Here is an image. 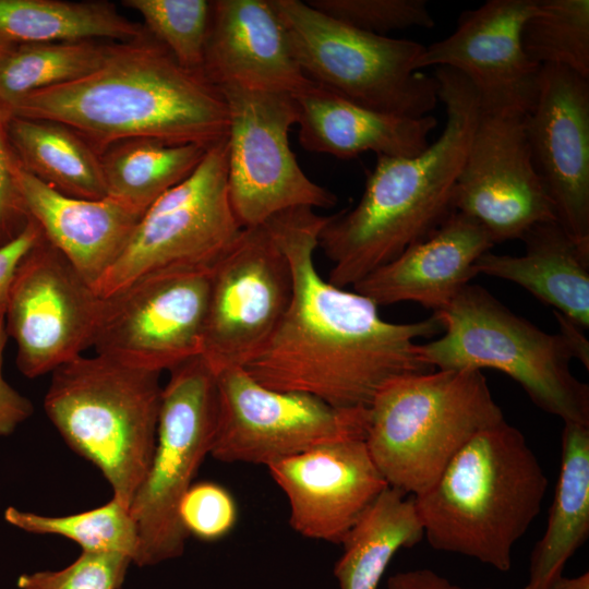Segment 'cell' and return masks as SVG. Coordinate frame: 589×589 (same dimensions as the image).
Segmentation results:
<instances>
[{
	"instance_id": "19",
	"label": "cell",
	"mask_w": 589,
	"mask_h": 589,
	"mask_svg": "<svg viewBox=\"0 0 589 589\" xmlns=\"http://www.w3.org/2000/svg\"><path fill=\"white\" fill-rule=\"evenodd\" d=\"M289 503V524L301 536L341 543L388 486L364 440L320 446L267 466Z\"/></svg>"
},
{
	"instance_id": "28",
	"label": "cell",
	"mask_w": 589,
	"mask_h": 589,
	"mask_svg": "<svg viewBox=\"0 0 589 589\" xmlns=\"http://www.w3.org/2000/svg\"><path fill=\"white\" fill-rule=\"evenodd\" d=\"M0 35L13 44L111 39L149 35L107 1L0 0Z\"/></svg>"
},
{
	"instance_id": "1",
	"label": "cell",
	"mask_w": 589,
	"mask_h": 589,
	"mask_svg": "<svg viewBox=\"0 0 589 589\" xmlns=\"http://www.w3.org/2000/svg\"><path fill=\"white\" fill-rule=\"evenodd\" d=\"M329 219L300 206L263 224L289 263L292 296L272 337L242 369L271 389L308 394L336 408H368L392 378L434 370L419 358L416 340L440 334L443 325L434 312L414 323L387 322L372 300L325 280L314 252Z\"/></svg>"
},
{
	"instance_id": "2",
	"label": "cell",
	"mask_w": 589,
	"mask_h": 589,
	"mask_svg": "<svg viewBox=\"0 0 589 589\" xmlns=\"http://www.w3.org/2000/svg\"><path fill=\"white\" fill-rule=\"evenodd\" d=\"M0 110L7 117L60 122L98 155L136 137L209 148L227 140L230 127L219 88L182 67L151 34L110 44L92 73L21 96Z\"/></svg>"
},
{
	"instance_id": "30",
	"label": "cell",
	"mask_w": 589,
	"mask_h": 589,
	"mask_svg": "<svg viewBox=\"0 0 589 589\" xmlns=\"http://www.w3.org/2000/svg\"><path fill=\"white\" fill-rule=\"evenodd\" d=\"M109 46L99 40L15 44L0 59V105L92 73Z\"/></svg>"
},
{
	"instance_id": "13",
	"label": "cell",
	"mask_w": 589,
	"mask_h": 589,
	"mask_svg": "<svg viewBox=\"0 0 589 589\" xmlns=\"http://www.w3.org/2000/svg\"><path fill=\"white\" fill-rule=\"evenodd\" d=\"M291 296L289 263L265 225L242 228L211 273L202 357L213 372L251 361Z\"/></svg>"
},
{
	"instance_id": "6",
	"label": "cell",
	"mask_w": 589,
	"mask_h": 589,
	"mask_svg": "<svg viewBox=\"0 0 589 589\" xmlns=\"http://www.w3.org/2000/svg\"><path fill=\"white\" fill-rule=\"evenodd\" d=\"M159 372L80 356L51 372L44 409L67 445L92 462L130 507L153 459Z\"/></svg>"
},
{
	"instance_id": "12",
	"label": "cell",
	"mask_w": 589,
	"mask_h": 589,
	"mask_svg": "<svg viewBox=\"0 0 589 589\" xmlns=\"http://www.w3.org/2000/svg\"><path fill=\"white\" fill-rule=\"evenodd\" d=\"M218 420L211 456L268 466L306 450L364 440L368 408H336L311 395L267 388L242 368L215 372Z\"/></svg>"
},
{
	"instance_id": "5",
	"label": "cell",
	"mask_w": 589,
	"mask_h": 589,
	"mask_svg": "<svg viewBox=\"0 0 589 589\" xmlns=\"http://www.w3.org/2000/svg\"><path fill=\"white\" fill-rule=\"evenodd\" d=\"M505 420L477 370H432L392 378L368 407L364 442L392 488L418 496L480 431Z\"/></svg>"
},
{
	"instance_id": "4",
	"label": "cell",
	"mask_w": 589,
	"mask_h": 589,
	"mask_svg": "<svg viewBox=\"0 0 589 589\" xmlns=\"http://www.w3.org/2000/svg\"><path fill=\"white\" fill-rule=\"evenodd\" d=\"M546 489L548 477L525 435L503 420L469 440L413 498L434 550L508 572L512 551L539 515Z\"/></svg>"
},
{
	"instance_id": "14",
	"label": "cell",
	"mask_w": 589,
	"mask_h": 589,
	"mask_svg": "<svg viewBox=\"0 0 589 589\" xmlns=\"http://www.w3.org/2000/svg\"><path fill=\"white\" fill-rule=\"evenodd\" d=\"M211 273L157 275L103 298L96 354L159 373L202 356Z\"/></svg>"
},
{
	"instance_id": "9",
	"label": "cell",
	"mask_w": 589,
	"mask_h": 589,
	"mask_svg": "<svg viewBox=\"0 0 589 589\" xmlns=\"http://www.w3.org/2000/svg\"><path fill=\"white\" fill-rule=\"evenodd\" d=\"M217 420L216 376L206 360L196 356L170 370L161 389L151 467L130 505L139 567L183 554L188 534L179 520V504L211 455Z\"/></svg>"
},
{
	"instance_id": "41",
	"label": "cell",
	"mask_w": 589,
	"mask_h": 589,
	"mask_svg": "<svg viewBox=\"0 0 589 589\" xmlns=\"http://www.w3.org/2000/svg\"><path fill=\"white\" fill-rule=\"evenodd\" d=\"M558 325L560 335L565 341L573 358H576L589 370V341L585 335V328L564 314L553 311Z\"/></svg>"
},
{
	"instance_id": "40",
	"label": "cell",
	"mask_w": 589,
	"mask_h": 589,
	"mask_svg": "<svg viewBox=\"0 0 589 589\" xmlns=\"http://www.w3.org/2000/svg\"><path fill=\"white\" fill-rule=\"evenodd\" d=\"M386 589H474L452 584L447 578L429 568H418L394 574L387 579ZM493 589V588H481Z\"/></svg>"
},
{
	"instance_id": "31",
	"label": "cell",
	"mask_w": 589,
	"mask_h": 589,
	"mask_svg": "<svg viewBox=\"0 0 589 589\" xmlns=\"http://www.w3.org/2000/svg\"><path fill=\"white\" fill-rule=\"evenodd\" d=\"M3 518L25 532L72 540L82 551L121 553L132 563L139 555L137 529L130 507L115 497L94 509L65 516H45L9 506Z\"/></svg>"
},
{
	"instance_id": "26",
	"label": "cell",
	"mask_w": 589,
	"mask_h": 589,
	"mask_svg": "<svg viewBox=\"0 0 589 589\" xmlns=\"http://www.w3.org/2000/svg\"><path fill=\"white\" fill-rule=\"evenodd\" d=\"M423 527L413 496L387 486L361 514L341 541L334 566L340 589H377L400 549L419 543Z\"/></svg>"
},
{
	"instance_id": "18",
	"label": "cell",
	"mask_w": 589,
	"mask_h": 589,
	"mask_svg": "<svg viewBox=\"0 0 589 589\" xmlns=\"http://www.w3.org/2000/svg\"><path fill=\"white\" fill-rule=\"evenodd\" d=\"M525 131L556 220L589 252V79L565 67L542 65Z\"/></svg>"
},
{
	"instance_id": "11",
	"label": "cell",
	"mask_w": 589,
	"mask_h": 589,
	"mask_svg": "<svg viewBox=\"0 0 589 589\" xmlns=\"http://www.w3.org/2000/svg\"><path fill=\"white\" fill-rule=\"evenodd\" d=\"M219 91L230 116L228 195L241 228L261 226L289 208L337 203L303 172L290 148L288 133L299 119L294 96L235 85Z\"/></svg>"
},
{
	"instance_id": "43",
	"label": "cell",
	"mask_w": 589,
	"mask_h": 589,
	"mask_svg": "<svg viewBox=\"0 0 589 589\" xmlns=\"http://www.w3.org/2000/svg\"><path fill=\"white\" fill-rule=\"evenodd\" d=\"M15 44L11 43L10 40L5 39L0 35V59L7 55Z\"/></svg>"
},
{
	"instance_id": "38",
	"label": "cell",
	"mask_w": 589,
	"mask_h": 589,
	"mask_svg": "<svg viewBox=\"0 0 589 589\" xmlns=\"http://www.w3.org/2000/svg\"><path fill=\"white\" fill-rule=\"evenodd\" d=\"M41 232L35 220H28L22 231L9 242L0 245V317H4L12 281L19 264Z\"/></svg>"
},
{
	"instance_id": "10",
	"label": "cell",
	"mask_w": 589,
	"mask_h": 589,
	"mask_svg": "<svg viewBox=\"0 0 589 589\" xmlns=\"http://www.w3.org/2000/svg\"><path fill=\"white\" fill-rule=\"evenodd\" d=\"M227 140L142 215L119 256L94 286L106 298L139 280L212 271L242 228L228 195Z\"/></svg>"
},
{
	"instance_id": "3",
	"label": "cell",
	"mask_w": 589,
	"mask_h": 589,
	"mask_svg": "<svg viewBox=\"0 0 589 589\" xmlns=\"http://www.w3.org/2000/svg\"><path fill=\"white\" fill-rule=\"evenodd\" d=\"M433 77L446 122L438 139L410 157L377 155L358 205L330 216L318 236L333 263L328 281L344 288L428 238L454 212V189L480 116L470 82L440 67Z\"/></svg>"
},
{
	"instance_id": "27",
	"label": "cell",
	"mask_w": 589,
	"mask_h": 589,
	"mask_svg": "<svg viewBox=\"0 0 589 589\" xmlns=\"http://www.w3.org/2000/svg\"><path fill=\"white\" fill-rule=\"evenodd\" d=\"M7 132L21 167L44 183L72 197L107 196L99 155L71 128L7 117Z\"/></svg>"
},
{
	"instance_id": "37",
	"label": "cell",
	"mask_w": 589,
	"mask_h": 589,
	"mask_svg": "<svg viewBox=\"0 0 589 589\" xmlns=\"http://www.w3.org/2000/svg\"><path fill=\"white\" fill-rule=\"evenodd\" d=\"M20 166L8 136L7 117L0 110V245L15 238L29 217L16 181Z\"/></svg>"
},
{
	"instance_id": "15",
	"label": "cell",
	"mask_w": 589,
	"mask_h": 589,
	"mask_svg": "<svg viewBox=\"0 0 589 589\" xmlns=\"http://www.w3.org/2000/svg\"><path fill=\"white\" fill-rule=\"evenodd\" d=\"M103 298L40 235L15 272L7 312L20 372L35 378L93 347Z\"/></svg>"
},
{
	"instance_id": "36",
	"label": "cell",
	"mask_w": 589,
	"mask_h": 589,
	"mask_svg": "<svg viewBox=\"0 0 589 589\" xmlns=\"http://www.w3.org/2000/svg\"><path fill=\"white\" fill-rule=\"evenodd\" d=\"M178 515L188 537L214 542L225 538L235 528L238 507L226 488L212 481H202L192 483L184 493Z\"/></svg>"
},
{
	"instance_id": "23",
	"label": "cell",
	"mask_w": 589,
	"mask_h": 589,
	"mask_svg": "<svg viewBox=\"0 0 589 589\" xmlns=\"http://www.w3.org/2000/svg\"><path fill=\"white\" fill-rule=\"evenodd\" d=\"M299 142L306 151L352 158L365 152L410 157L429 146L433 116L419 118L377 111L313 83L294 96Z\"/></svg>"
},
{
	"instance_id": "29",
	"label": "cell",
	"mask_w": 589,
	"mask_h": 589,
	"mask_svg": "<svg viewBox=\"0 0 589 589\" xmlns=\"http://www.w3.org/2000/svg\"><path fill=\"white\" fill-rule=\"evenodd\" d=\"M207 149L148 137L113 143L99 155L107 196L144 214L196 169Z\"/></svg>"
},
{
	"instance_id": "8",
	"label": "cell",
	"mask_w": 589,
	"mask_h": 589,
	"mask_svg": "<svg viewBox=\"0 0 589 589\" xmlns=\"http://www.w3.org/2000/svg\"><path fill=\"white\" fill-rule=\"evenodd\" d=\"M271 1L312 82L382 112L419 118L435 108L438 84L416 69L425 46L361 31L306 2Z\"/></svg>"
},
{
	"instance_id": "33",
	"label": "cell",
	"mask_w": 589,
	"mask_h": 589,
	"mask_svg": "<svg viewBox=\"0 0 589 589\" xmlns=\"http://www.w3.org/2000/svg\"><path fill=\"white\" fill-rule=\"evenodd\" d=\"M123 5L141 14L147 32L165 46L182 67L204 74L212 1L124 0Z\"/></svg>"
},
{
	"instance_id": "32",
	"label": "cell",
	"mask_w": 589,
	"mask_h": 589,
	"mask_svg": "<svg viewBox=\"0 0 589 589\" xmlns=\"http://www.w3.org/2000/svg\"><path fill=\"white\" fill-rule=\"evenodd\" d=\"M521 40L539 65L565 67L589 79V1L540 0L524 24Z\"/></svg>"
},
{
	"instance_id": "16",
	"label": "cell",
	"mask_w": 589,
	"mask_h": 589,
	"mask_svg": "<svg viewBox=\"0 0 589 589\" xmlns=\"http://www.w3.org/2000/svg\"><path fill=\"white\" fill-rule=\"evenodd\" d=\"M453 209L477 220L494 244L521 239L532 226L556 220L531 160L525 115L480 110Z\"/></svg>"
},
{
	"instance_id": "42",
	"label": "cell",
	"mask_w": 589,
	"mask_h": 589,
	"mask_svg": "<svg viewBox=\"0 0 589 589\" xmlns=\"http://www.w3.org/2000/svg\"><path fill=\"white\" fill-rule=\"evenodd\" d=\"M549 589H589V574L586 572L577 577L561 576Z\"/></svg>"
},
{
	"instance_id": "25",
	"label": "cell",
	"mask_w": 589,
	"mask_h": 589,
	"mask_svg": "<svg viewBox=\"0 0 589 589\" xmlns=\"http://www.w3.org/2000/svg\"><path fill=\"white\" fill-rule=\"evenodd\" d=\"M561 444L553 502L524 589H549L589 536V424L564 422Z\"/></svg>"
},
{
	"instance_id": "7",
	"label": "cell",
	"mask_w": 589,
	"mask_h": 589,
	"mask_svg": "<svg viewBox=\"0 0 589 589\" xmlns=\"http://www.w3.org/2000/svg\"><path fill=\"white\" fill-rule=\"evenodd\" d=\"M434 313L444 333L418 344L423 363L434 370H498L541 410L563 422L589 424V386L572 373L573 357L560 334L540 329L470 284Z\"/></svg>"
},
{
	"instance_id": "21",
	"label": "cell",
	"mask_w": 589,
	"mask_h": 589,
	"mask_svg": "<svg viewBox=\"0 0 589 589\" xmlns=\"http://www.w3.org/2000/svg\"><path fill=\"white\" fill-rule=\"evenodd\" d=\"M493 245L477 220L453 212L428 238L356 283L353 290L377 306L411 301L440 311L469 285L476 261Z\"/></svg>"
},
{
	"instance_id": "17",
	"label": "cell",
	"mask_w": 589,
	"mask_h": 589,
	"mask_svg": "<svg viewBox=\"0 0 589 589\" xmlns=\"http://www.w3.org/2000/svg\"><path fill=\"white\" fill-rule=\"evenodd\" d=\"M540 0H489L460 14L456 29L424 47L419 71L446 67L473 86L481 112L528 113L534 106L541 65L525 52L521 33Z\"/></svg>"
},
{
	"instance_id": "22",
	"label": "cell",
	"mask_w": 589,
	"mask_h": 589,
	"mask_svg": "<svg viewBox=\"0 0 589 589\" xmlns=\"http://www.w3.org/2000/svg\"><path fill=\"white\" fill-rule=\"evenodd\" d=\"M16 181L27 214L43 237L94 288L119 256L143 214L110 196H68L21 166Z\"/></svg>"
},
{
	"instance_id": "24",
	"label": "cell",
	"mask_w": 589,
	"mask_h": 589,
	"mask_svg": "<svg viewBox=\"0 0 589 589\" xmlns=\"http://www.w3.org/2000/svg\"><path fill=\"white\" fill-rule=\"evenodd\" d=\"M521 240L525 254L488 251L476 261V274L512 281L588 329L589 252L557 220L532 226Z\"/></svg>"
},
{
	"instance_id": "20",
	"label": "cell",
	"mask_w": 589,
	"mask_h": 589,
	"mask_svg": "<svg viewBox=\"0 0 589 589\" xmlns=\"http://www.w3.org/2000/svg\"><path fill=\"white\" fill-rule=\"evenodd\" d=\"M204 75L235 85L297 96L314 82L297 62L271 0H216L205 47Z\"/></svg>"
},
{
	"instance_id": "35",
	"label": "cell",
	"mask_w": 589,
	"mask_h": 589,
	"mask_svg": "<svg viewBox=\"0 0 589 589\" xmlns=\"http://www.w3.org/2000/svg\"><path fill=\"white\" fill-rule=\"evenodd\" d=\"M132 560L115 552H86L60 570L19 576L20 589H120Z\"/></svg>"
},
{
	"instance_id": "39",
	"label": "cell",
	"mask_w": 589,
	"mask_h": 589,
	"mask_svg": "<svg viewBox=\"0 0 589 589\" xmlns=\"http://www.w3.org/2000/svg\"><path fill=\"white\" fill-rule=\"evenodd\" d=\"M8 337L4 317H0V437L11 435L33 413L29 399L14 389L2 375Z\"/></svg>"
},
{
	"instance_id": "34",
	"label": "cell",
	"mask_w": 589,
	"mask_h": 589,
	"mask_svg": "<svg viewBox=\"0 0 589 589\" xmlns=\"http://www.w3.org/2000/svg\"><path fill=\"white\" fill-rule=\"evenodd\" d=\"M312 8L361 31L386 36L392 31L435 25L425 0H308Z\"/></svg>"
}]
</instances>
